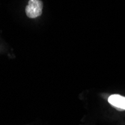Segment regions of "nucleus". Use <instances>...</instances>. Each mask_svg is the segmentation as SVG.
Wrapping results in <instances>:
<instances>
[{"label":"nucleus","instance_id":"nucleus-2","mask_svg":"<svg viewBox=\"0 0 125 125\" xmlns=\"http://www.w3.org/2000/svg\"><path fill=\"white\" fill-rule=\"evenodd\" d=\"M109 103L118 109H125V97L119 94H112L108 99Z\"/></svg>","mask_w":125,"mask_h":125},{"label":"nucleus","instance_id":"nucleus-1","mask_svg":"<svg viewBox=\"0 0 125 125\" xmlns=\"http://www.w3.org/2000/svg\"><path fill=\"white\" fill-rule=\"evenodd\" d=\"M43 2L41 0H29L26 7V14L29 18H36L41 15Z\"/></svg>","mask_w":125,"mask_h":125}]
</instances>
